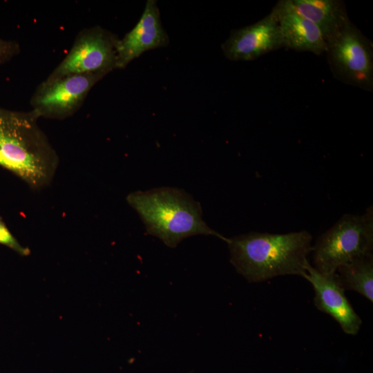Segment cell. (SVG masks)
<instances>
[{
    "label": "cell",
    "mask_w": 373,
    "mask_h": 373,
    "mask_svg": "<svg viewBox=\"0 0 373 373\" xmlns=\"http://www.w3.org/2000/svg\"><path fill=\"white\" fill-rule=\"evenodd\" d=\"M326 52L338 79L363 90H372V44L351 21L327 42Z\"/></svg>",
    "instance_id": "5b68a950"
},
{
    "label": "cell",
    "mask_w": 373,
    "mask_h": 373,
    "mask_svg": "<svg viewBox=\"0 0 373 373\" xmlns=\"http://www.w3.org/2000/svg\"><path fill=\"white\" fill-rule=\"evenodd\" d=\"M105 75L103 73L76 74L44 80L30 99L32 111L39 118L68 117L80 108L91 88Z\"/></svg>",
    "instance_id": "52a82bcc"
},
{
    "label": "cell",
    "mask_w": 373,
    "mask_h": 373,
    "mask_svg": "<svg viewBox=\"0 0 373 373\" xmlns=\"http://www.w3.org/2000/svg\"><path fill=\"white\" fill-rule=\"evenodd\" d=\"M273 10L277 17L284 47L318 55L326 52L327 43L319 29L296 10L291 0L279 1Z\"/></svg>",
    "instance_id": "8fae6325"
},
{
    "label": "cell",
    "mask_w": 373,
    "mask_h": 373,
    "mask_svg": "<svg viewBox=\"0 0 373 373\" xmlns=\"http://www.w3.org/2000/svg\"><path fill=\"white\" fill-rule=\"evenodd\" d=\"M126 201L140 216L147 233L170 248L195 235L213 236L229 242V238L207 225L200 204L182 189L166 186L136 191L126 196Z\"/></svg>",
    "instance_id": "3957f363"
},
{
    "label": "cell",
    "mask_w": 373,
    "mask_h": 373,
    "mask_svg": "<svg viewBox=\"0 0 373 373\" xmlns=\"http://www.w3.org/2000/svg\"><path fill=\"white\" fill-rule=\"evenodd\" d=\"M118 37L99 26L81 30L67 55L45 79L69 75L103 73L116 69Z\"/></svg>",
    "instance_id": "8992f818"
},
{
    "label": "cell",
    "mask_w": 373,
    "mask_h": 373,
    "mask_svg": "<svg viewBox=\"0 0 373 373\" xmlns=\"http://www.w3.org/2000/svg\"><path fill=\"white\" fill-rule=\"evenodd\" d=\"M291 2L300 15L316 26L326 43L350 21L341 1L291 0Z\"/></svg>",
    "instance_id": "7c38bea8"
},
{
    "label": "cell",
    "mask_w": 373,
    "mask_h": 373,
    "mask_svg": "<svg viewBox=\"0 0 373 373\" xmlns=\"http://www.w3.org/2000/svg\"><path fill=\"white\" fill-rule=\"evenodd\" d=\"M373 208L362 215L347 213L323 233L313 247L314 263L318 271L334 274L361 256L372 254Z\"/></svg>",
    "instance_id": "277c9868"
},
{
    "label": "cell",
    "mask_w": 373,
    "mask_h": 373,
    "mask_svg": "<svg viewBox=\"0 0 373 373\" xmlns=\"http://www.w3.org/2000/svg\"><path fill=\"white\" fill-rule=\"evenodd\" d=\"M19 52V44L17 41L0 37V66L17 55Z\"/></svg>",
    "instance_id": "9a60e30c"
},
{
    "label": "cell",
    "mask_w": 373,
    "mask_h": 373,
    "mask_svg": "<svg viewBox=\"0 0 373 373\" xmlns=\"http://www.w3.org/2000/svg\"><path fill=\"white\" fill-rule=\"evenodd\" d=\"M337 279L345 290L356 291L373 302V255L358 258L340 267L336 272Z\"/></svg>",
    "instance_id": "4fadbf2b"
},
{
    "label": "cell",
    "mask_w": 373,
    "mask_h": 373,
    "mask_svg": "<svg viewBox=\"0 0 373 373\" xmlns=\"http://www.w3.org/2000/svg\"><path fill=\"white\" fill-rule=\"evenodd\" d=\"M169 37L162 27L157 1H146L136 25L116 43V69H123L147 50L166 46Z\"/></svg>",
    "instance_id": "30bf717a"
},
{
    "label": "cell",
    "mask_w": 373,
    "mask_h": 373,
    "mask_svg": "<svg viewBox=\"0 0 373 373\" xmlns=\"http://www.w3.org/2000/svg\"><path fill=\"white\" fill-rule=\"evenodd\" d=\"M0 244L14 250L21 256H28L30 251L28 248L22 246L15 237L11 233L4 222L0 218Z\"/></svg>",
    "instance_id": "5bb4252c"
},
{
    "label": "cell",
    "mask_w": 373,
    "mask_h": 373,
    "mask_svg": "<svg viewBox=\"0 0 373 373\" xmlns=\"http://www.w3.org/2000/svg\"><path fill=\"white\" fill-rule=\"evenodd\" d=\"M32 110L17 111L0 107V166L39 189L52 180L59 157L38 124Z\"/></svg>",
    "instance_id": "7a4b0ae2"
},
{
    "label": "cell",
    "mask_w": 373,
    "mask_h": 373,
    "mask_svg": "<svg viewBox=\"0 0 373 373\" xmlns=\"http://www.w3.org/2000/svg\"><path fill=\"white\" fill-rule=\"evenodd\" d=\"M303 278L312 285L316 308L332 316L340 325L342 330L349 335H356L362 321L345 296V289L339 283L336 273L325 274L309 263Z\"/></svg>",
    "instance_id": "9c48e42d"
},
{
    "label": "cell",
    "mask_w": 373,
    "mask_h": 373,
    "mask_svg": "<svg viewBox=\"0 0 373 373\" xmlns=\"http://www.w3.org/2000/svg\"><path fill=\"white\" fill-rule=\"evenodd\" d=\"M284 47L274 10L256 23L232 30L222 44L224 56L233 61H251Z\"/></svg>",
    "instance_id": "ba28073f"
},
{
    "label": "cell",
    "mask_w": 373,
    "mask_h": 373,
    "mask_svg": "<svg viewBox=\"0 0 373 373\" xmlns=\"http://www.w3.org/2000/svg\"><path fill=\"white\" fill-rule=\"evenodd\" d=\"M312 236L307 231L284 234L249 232L229 238L230 262L250 283L297 275L304 277L312 251Z\"/></svg>",
    "instance_id": "6da1fadb"
}]
</instances>
